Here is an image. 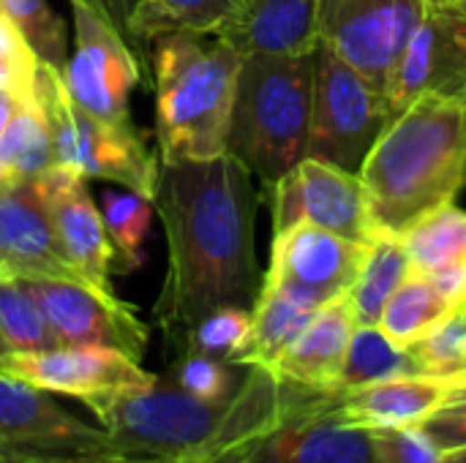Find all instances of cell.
<instances>
[{
  "label": "cell",
  "instance_id": "cell-8",
  "mask_svg": "<svg viewBox=\"0 0 466 463\" xmlns=\"http://www.w3.org/2000/svg\"><path fill=\"white\" fill-rule=\"evenodd\" d=\"M74 46L60 71L76 106L112 126H126L128 96L139 82V65L126 33L112 22L101 0H71Z\"/></svg>",
  "mask_w": 466,
  "mask_h": 463
},
{
  "label": "cell",
  "instance_id": "cell-33",
  "mask_svg": "<svg viewBox=\"0 0 466 463\" xmlns=\"http://www.w3.org/2000/svg\"><path fill=\"white\" fill-rule=\"evenodd\" d=\"M410 355L420 374L453 379L466 363V306L410 347Z\"/></svg>",
  "mask_w": 466,
  "mask_h": 463
},
{
  "label": "cell",
  "instance_id": "cell-1",
  "mask_svg": "<svg viewBox=\"0 0 466 463\" xmlns=\"http://www.w3.org/2000/svg\"><path fill=\"white\" fill-rule=\"evenodd\" d=\"M257 194L232 156L161 161L153 207L167 232V276L153 306L167 355L177 357L191 327L216 308H251L262 273L254 251Z\"/></svg>",
  "mask_w": 466,
  "mask_h": 463
},
{
  "label": "cell",
  "instance_id": "cell-7",
  "mask_svg": "<svg viewBox=\"0 0 466 463\" xmlns=\"http://www.w3.org/2000/svg\"><path fill=\"white\" fill-rule=\"evenodd\" d=\"M399 112L388 93L374 87L339 52L317 41L314 46V104L306 158H317L360 172L374 142Z\"/></svg>",
  "mask_w": 466,
  "mask_h": 463
},
{
  "label": "cell",
  "instance_id": "cell-50",
  "mask_svg": "<svg viewBox=\"0 0 466 463\" xmlns=\"http://www.w3.org/2000/svg\"><path fill=\"white\" fill-rule=\"evenodd\" d=\"M0 262H3V259H0Z\"/></svg>",
  "mask_w": 466,
  "mask_h": 463
},
{
  "label": "cell",
  "instance_id": "cell-20",
  "mask_svg": "<svg viewBox=\"0 0 466 463\" xmlns=\"http://www.w3.org/2000/svg\"><path fill=\"white\" fill-rule=\"evenodd\" d=\"M295 180L300 199V221L322 226L339 237L363 246L377 237L358 175L317 158H303L295 166Z\"/></svg>",
  "mask_w": 466,
  "mask_h": 463
},
{
  "label": "cell",
  "instance_id": "cell-13",
  "mask_svg": "<svg viewBox=\"0 0 466 463\" xmlns=\"http://www.w3.org/2000/svg\"><path fill=\"white\" fill-rule=\"evenodd\" d=\"M112 448L106 431L79 420L52 393L0 371V456L49 458Z\"/></svg>",
  "mask_w": 466,
  "mask_h": 463
},
{
  "label": "cell",
  "instance_id": "cell-25",
  "mask_svg": "<svg viewBox=\"0 0 466 463\" xmlns=\"http://www.w3.org/2000/svg\"><path fill=\"white\" fill-rule=\"evenodd\" d=\"M240 0H139L128 22V35L153 41L156 35L188 30L216 35Z\"/></svg>",
  "mask_w": 466,
  "mask_h": 463
},
{
  "label": "cell",
  "instance_id": "cell-28",
  "mask_svg": "<svg viewBox=\"0 0 466 463\" xmlns=\"http://www.w3.org/2000/svg\"><path fill=\"white\" fill-rule=\"evenodd\" d=\"M404 374H420L410 349L396 347L377 325H358L341 366L339 393Z\"/></svg>",
  "mask_w": 466,
  "mask_h": 463
},
{
  "label": "cell",
  "instance_id": "cell-37",
  "mask_svg": "<svg viewBox=\"0 0 466 463\" xmlns=\"http://www.w3.org/2000/svg\"><path fill=\"white\" fill-rule=\"evenodd\" d=\"M440 453L466 448V401H448L420 423Z\"/></svg>",
  "mask_w": 466,
  "mask_h": 463
},
{
  "label": "cell",
  "instance_id": "cell-38",
  "mask_svg": "<svg viewBox=\"0 0 466 463\" xmlns=\"http://www.w3.org/2000/svg\"><path fill=\"white\" fill-rule=\"evenodd\" d=\"M30 463H199L191 458H161V456H145V453H128V450H90V453H71V456H49V458H25Z\"/></svg>",
  "mask_w": 466,
  "mask_h": 463
},
{
  "label": "cell",
  "instance_id": "cell-22",
  "mask_svg": "<svg viewBox=\"0 0 466 463\" xmlns=\"http://www.w3.org/2000/svg\"><path fill=\"white\" fill-rule=\"evenodd\" d=\"M317 311L319 308H311L295 295L262 281L259 295L251 306V336L240 368L273 366L276 357L300 336V330L311 322Z\"/></svg>",
  "mask_w": 466,
  "mask_h": 463
},
{
  "label": "cell",
  "instance_id": "cell-35",
  "mask_svg": "<svg viewBox=\"0 0 466 463\" xmlns=\"http://www.w3.org/2000/svg\"><path fill=\"white\" fill-rule=\"evenodd\" d=\"M38 57L16 30V25L0 11V87L19 93L33 101V76Z\"/></svg>",
  "mask_w": 466,
  "mask_h": 463
},
{
  "label": "cell",
  "instance_id": "cell-26",
  "mask_svg": "<svg viewBox=\"0 0 466 463\" xmlns=\"http://www.w3.org/2000/svg\"><path fill=\"white\" fill-rule=\"evenodd\" d=\"M415 273H437L466 259V210L456 202L437 207L399 235Z\"/></svg>",
  "mask_w": 466,
  "mask_h": 463
},
{
  "label": "cell",
  "instance_id": "cell-6",
  "mask_svg": "<svg viewBox=\"0 0 466 463\" xmlns=\"http://www.w3.org/2000/svg\"><path fill=\"white\" fill-rule=\"evenodd\" d=\"M33 104L46 123L55 164L74 166L85 177L120 183L123 188L153 199L161 158L147 150L142 134L131 123L112 126L76 106L60 71L44 60L35 65Z\"/></svg>",
  "mask_w": 466,
  "mask_h": 463
},
{
  "label": "cell",
  "instance_id": "cell-39",
  "mask_svg": "<svg viewBox=\"0 0 466 463\" xmlns=\"http://www.w3.org/2000/svg\"><path fill=\"white\" fill-rule=\"evenodd\" d=\"M431 278V284L440 289V295L451 303L453 311L464 308L466 306V259L459 265H451V267H442L437 273H423Z\"/></svg>",
  "mask_w": 466,
  "mask_h": 463
},
{
  "label": "cell",
  "instance_id": "cell-45",
  "mask_svg": "<svg viewBox=\"0 0 466 463\" xmlns=\"http://www.w3.org/2000/svg\"><path fill=\"white\" fill-rule=\"evenodd\" d=\"M0 463H30L25 458H14V456H0Z\"/></svg>",
  "mask_w": 466,
  "mask_h": 463
},
{
  "label": "cell",
  "instance_id": "cell-46",
  "mask_svg": "<svg viewBox=\"0 0 466 463\" xmlns=\"http://www.w3.org/2000/svg\"><path fill=\"white\" fill-rule=\"evenodd\" d=\"M453 3H456V5H461V8L466 11V0H453Z\"/></svg>",
  "mask_w": 466,
  "mask_h": 463
},
{
  "label": "cell",
  "instance_id": "cell-12",
  "mask_svg": "<svg viewBox=\"0 0 466 463\" xmlns=\"http://www.w3.org/2000/svg\"><path fill=\"white\" fill-rule=\"evenodd\" d=\"M3 374L35 385L52 396L82 401L101 415L123 393L153 379L134 357L109 347H52L44 352L8 355Z\"/></svg>",
  "mask_w": 466,
  "mask_h": 463
},
{
  "label": "cell",
  "instance_id": "cell-49",
  "mask_svg": "<svg viewBox=\"0 0 466 463\" xmlns=\"http://www.w3.org/2000/svg\"><path fill=\"white\" fill-rule=\"evenodd\" d=\"M0 183H3V180H0Z\"/></svg>",
  "mask_w": 466,
  "mask_h": 463
},
{
  "label": "cell",
  "instance_id": "cell-5",
  "mask_svg": "<svg viewBox=\"0 0 466 463\" xmlns=\"http://www.w3.org/2000/svg\"><path fill=\"white\" fill-rule=\"evenodd\" d=\"M314 104V49L295 55H243L227 156L240 161L265 191L292 172L309 150Z\"/></svg>",
  "mask_w": 466,
  "mask_h": 463
},
{
  "label": "cell",
  "instance_id": "cell-4",
  "mask_svg": "<svg viewBox=\"0 0 466 463\" xmlns=\"http://www.w3.org/2000/svg\"><path fill=\"white\" fill-rule=\"evenodd\" d=\"M153 44L158 158L224 156L243 55L221 38L205 41V33L188 30L156 35Z\"/></svg>",
  "mask_w": 466,
  "mask_h": 463
},
{
  "label": "cell",
  "instance_id": "cell-27",
  "mask_svg": "<svg viewBox=\"0 0 466 463\" xmlns=\"http://www.w3.org/2000/svg\"><path fill=\"white\" fill-rule=\"evenodd\" d=\"M0 338L11 355L57 347L27 281L5 262H0Z\"/></svg>",
  "mask_w": 466,
  "mask_h": 463
},
{
  "label": "cell",
  "instance_id": "cell-44",
  "mask_svg": "<svg viewBox=\"0 0 466 463\" xmlns=\"http://www.w3.org/2000/svg\"><path fill=\"white\" fill-rule=\"evenodd\" d=\"M8 355H11V352H8V347H5V341L0 338V366L5 363V357H8Z\"/></svg>",
  "mask_w": 466,
  "mask_h": 463
},
{
  "label": "cell",
  "instance_id": "cell-15",
  "mask_svg": "<svg viewBox=\"0 0 466 463\" xmlns=\"http://www.w3.org/2000/svg\"><path fill=\"white\" fill-rule=\"evenodd\" d=\"M423 93L466 98V11L453 0H426L388 85L396 112Z\"/></svg>",
  "mask_w": 466,
  "mask_h": 463
},
{
  "label": "cell",
  "instance_id": "cell-14",
  "mask_svg": "<svg viewBox=\"0 0 466 463\" xmlns=\"http://www.w3.org/2000/svg\"><path fill=\"white\" fill-rule=\"evenodd\" d=\"M363 251V243H352L303 221L273 235L270 265L262 281L295 295L311 308H322L352 289Z\"/></svg>",
  "mask_w": 466,
  "mask_h": 463
},
{
  "label": "cell",
  "instance_id": "cell-31",
  "mask_svg": "<svg viewBox=\"0 0 466 463\" xmlns=\"http://www.w3.org/2000/svg\"><path fill=\"white\" fill-rule=\"evenodd\" d=\"M248 336H251V308L224 306L210 311L191 327L183 352H199L224 360L229 366H240Z\"/></svg>",
  "mask_w": 466,
  "mask_h": 463
},
{
  "label": "cell",
  "instance_id": "cell-10",
  "mask_svg": "<svg viewBox=\"0 0 466 463\" xmlns=\"http://www.w3.org/2000/svg\"><path fill=\"white\" fill-rule=\"evenodd\" d=\"M298 388V385H295ZM240 463H380L371 431L352 426L339 393L298 388L281 420L232 456Z\"/></svg>",
  "mask_w": 466,
  "mask_h": 463
},
{
  "label": "cell",
  "instance_id": "cell-23",
  "mask_svg": "<svg viewBox=\"0 0 466 463\" xmlns=\"http://www.w3.org/2000/svg\"><path fill=\"white\" fill-rule=\"evenodd\" d=\"M412 273L415 267L401 237H393V235L371 237L366 243L358 278L352 289L347 292L358 325H377L388 300Z\"/></svg>",
  "mask_w": 466,
  "mask_h": 463
},
{
  "label": "cell",
  "instance_id": "cell-21",
  "mask_svg": "<svg viewBox=\"0 0 466 463\" xmlns=\"http://www.w3.org/2000/svg\"><path fill=\"white\" fill-rule=\"evenodd\" d=\"M216 38L240 55H295L317 46V0H240Z\"/></svg>",
  "mask_w": 466,
  "mask_h": 463
},
{
  "label": "cell",
  "instance_id": "cell-40",
  "mask_svg": "<svg viewBox=\"0 0 466 463\" xmlns=\"http://www.w3.org/2000/svg\"><path fill=\"white\" fill-rule=\"evenodd\" d=\"M25 104H33L30 98H22L19 93L8 90V87H0V131L8 126V120L25 106Z\"/></svg>",
  "mask_w": 466,
  "mask_h": 463
},
{
  "label": "cell",
  "instance_id": "cell-9",
  "mask_svg": "<svg viewBox=\"0 0 466 463\" xmlns=\"http://www.w3.org/2000/svg\"><path fill=\"white\" fill-rule=\"evenodd\" d=\"M426 0H317V41L388 93Z\"/></svg>",
  "mask_w": 466,
  "mask_h": 463
},
{
  "label": "cell",
  "instance_id": "cell-2",
  "mask_svg": "<svg viewBox=\"0 0 466 463\" xmlns=\"http://www.w3.org/2000/svg\"><path fill=\"white\" fill-rule=\"evenodd\" d=\"M292 396L295 388L265 366H246L240 388L224 404H205L172 379L153 374L150 382L123 393L96 420L115 450L218 463L268 434Z\"/></svg>",
  "mask_w": 466,
  "mask_h": 463
},
{
  "label": "cell",
  "instance_id": "cell-3",
  "mask_svg": "<svg viewBox=\"0 0 466 463\" xmlns=\"http://www.w3.org/2000/svg\"><path fill=\"white\" fill-rule=\"evenodd\" d=\"M377 235L399 237L466 186L464 98L423 93L374 142L358 172Z\"/></svg>",
  "mask_w": 466,
  "mask_h": 463
},
{
  "label": "cell",
  "instance_id": "cell-17",
  "mask_svg": "<svg viewBox=\"0 0 466 463\" xmlns=\"http://www.w3.org/2000/svg\"><path fill=\"white\" fill-rule=\"evenodd\" d=\"M0 259L22 276L85 281L55 235L35 180L0 183Z\"/></svg>",
  "mask_w": 466,
  "mask_h": 463
},
{
  "label": "cell",
  "instance_id": "cell-42",
  "mask_svg": "<svg viewBox=\"0 0 466 463\" xmlns=\"http://www.w3.org/2000/svg\"><path fill=\"white\" fill-rule=\"evenodd\" d=\"M448 401H466V385H453Z\"/></svg>",
  "mask_w": 466,
  "mask_h": 463
},
{
  "label": "cell",
  "instance_id": "cell-18",
  "mask_svg": "<svg viewBox=\"0 0 466 463\" xmlns=\"http://www.w3.org/2000/svg\"><path fill=\"white\" fill-rule=\"evenodd\" d=\"M355 327L358 319L352 314L350 297L344 295L322 306L300 330V336L268 368L289 385L317 393H339V377Z\"/></svg>",
  "mask_w": 466,
  "mask_h": 463
},
{
  "label": "cell",
  "instance_id": "cell-32",
  "mask_svg": "<svg viewBox=\"0 0 466 463\" xmlns=\"http://www.w3.org/2000/svg\"><path fill=\"white\" fill-rule=\"evenodd\" d=\"M0 11L16 25L38 60L63 71L66 65V25L46 0H0Z\"/></svg>",
  "mask_w": 466,
  "mask_h": 463
},
{
  "label": "cell",
  "instance_id": "cell-41",
  "mask_svg": "<svg viewBox=\"0 0 466 463\" xmlns=\"http://www.w3.org/2000/svg\"><path fill=\"white\" fill-rule=\"evenodd\" d=\"M442 463H466V448H461V450H451V453H442Z\"/></svg>",
  "mask_w": 466,
  "mask_h": 463
},
{
  "label": "cell",
  "instance_id": "cell-47",
  "mask_svg": "<svg viewBox=\"0 0 466 463\" xmlns=\"http://www.w3.org/2000/svg\"><path fill=\"white\" fill-rule=\"evenodd\" d=\"M218 463H240V461H235V458H224V461H218Z\"/></svg>",
  "mask_w": 466,
  "mask_h": 463
},
{
  "label": "cell",
  "instance_id": "cell-48",
  "mask_svg": "<svg viewBox=\"0 0 466 463\" xmlns=\"http://www.w3.org/2000/svg\"><path fill=\"white\" fill-rule=\"evenodd\" d=\"M464 120H466V98H464Z\"/></svg>",
  "mask_w": 466,
  "mask_h": 463
},
{
  "label": "cell",
  "instance_id": "cell-11",
  "mask_svg": "<svg viewBox=\"0 0 466 463\" xmlns=\"http://www.w3.org/2000/svg\"><path fill=\"white\" fill-rule=\"evenodd\" d=\"M22 278L35 295L57 347H109L142 363L150 327L115 292H101L74 278Z\"/></svg>",
  "mask_w": 466,
  "mask_h": 463
},
{
  "label": "cell",
  "instance_id": "cell-16",
  "mask_svg": "<svg viewBox=\"0 0 466 463\" xmlns=\"http://www.w3.org/2000/svg\"><path fill=\"white\" fill-rule=\"evenodd\" d=\"M55 235L74 270L96 289L112 292V246L85 175L66 164H52L35 177Z\"/></svg>",
  "mask_w": 466,
  "mask_h": 463
},
{
  "label": "cell",
  "instance_id": "cell-29",
  "mask_svg": "<svg viewBox=\"0 0 466 463\" xmlns=\"http://www.w3.org/2000/svg\"><path fill=\"white\" fill-rule=\"evenodd\" d=\"M55 164L52 139L35 104H25L0 131V180H35Z\"/></svg>",
  "mask_w": 466,
  "mask_h": 463
},
{
  "label": "cell",
  "instance_id": "cell-34",
  "mask_svg": "<svg viewBox=\"0 0 466 463\" xmlns=\"http://www.w3.org/2000/svg\"><path fill=\"white\" fill-rule=\"evenodd\" d=\"M235 368H240V366H229L224 360H216V357H208L199 352H183L175 357L169 379L180 390H186L188 396H194L205 404H224L240 388Z\"/></svg>",
  "mask_w": 466,
  "mask_h": 463
},
{
  "label": "cell",
  "instance_id": "cell-19",
  "mask_svg": "<svg viewBox=\"0 0 466 463\" xmlns=\"http://www.w3.org/2000/svg\"><path fill=\"white\" fill-rule=\"evenodd\" d=\"M451 388V379L442 377L404 374L339 393V407L352 426L366 431L410 428L445 407Z\"/></svg>",
  "mask_w": 466,
  "mask_h": 463
},
{
  "label": "cell",
  "instance_id": "cell-36",
  "mask_svg": "<svg viewBox=\"0 0 466 463\" xmlns=\"http://www.w3.org/2000/svg\"><path fill=\"white\" fill-rule=\"evenodd\" d=\"M380 463H442V453L420 426L371 431Z\"/></svg>",
  "mask_w": 466,
  "mask_h": 463
},
{
  "label": "cell",
  "instance_id": "cell-30",
  "mask_svg": "<svg viewBox=\"0 0 466 463\" xmlns=\"http://www.w3.org/2000/svg\"><path fill=\"white\" fill-rule=\"evenodd\" d=\"M153 199L137 191H106L101 221L112 246V273H131L142 265V243L153 224Z\"/></svg>",
  "mask_w": 466,
  "mask_h": 463
},
{
  "label": "cell",
  "instance_id": "cell-24",
  "mask_svg": "<svg viewBox=\"0 0 466 463\" xmlns=\"http://www.w3.org/2000/svg\"><path fill=\"white\" fill-rule=\"evenodd\" d=\"M451 314H453L451 303L440 295L431 278L423 273H412L388 300L377 327L396 347L410 349L420 338H426L440 322H445Z\"/></svg>",
  "mask_w": 466,
  "mask_h": 463
},
{
  "label": "cell",
  "instance_id": "cell-43",
  "mask_svg": "<svg viewBox=\"0 0 466 463\" xmlns=\"http://www.w3.org/2000/svg\"><path fill=\"white\" fill-rule=\"evenodd\" d=\"M451 385H466V363L461 366V371L451 379Z\"/></svg>",
  "mask_w": 466,
  "mask_h": 463
}]
</instances>
